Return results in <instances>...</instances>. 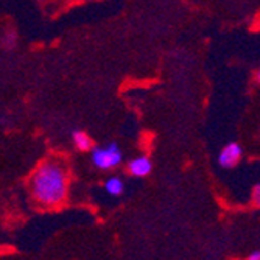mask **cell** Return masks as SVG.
Returning <instances> with one entry per match:
<instances>
[{"label":"cell","instance_id":"obj_1","mask_svg":"<svg viewBox=\"0 0 260 260\" xmlns=\"http://www.w3.org/2000/svg\"><path fill=\"white\" fill-rule=\"evenodd\" d=\"M33 200L42 207L61 206L69 193V170L59 157L44 159L30 178Z\"/></svg>","mask_w":260,"mask_h":260},{"label":"cell","instance_id":"obj_2","mask_svg":"<svg viewBox=\"0 0 260 260\" xmlns=\"http://www.w3.org/2000/svg\"><path fill=\"white\" fill-rule=\"evenodd\" d=\"M92 164L100 170H114L117 169L123 160L122 148L117 144H108L103 147H92L90 150Z\"/></svg>","mask_w":260,"mask_h":260},{"label":"cell","instance_id":"obj_3","mask_svg":"<svg viewBox=\"0 0 260 260\" xmlns=\"http://www.w3.org/2000/svg\"><path fill=\"white\" fill-rule=\"evenodd\" d=\"M243 157V148L237 142H229L226 144L220 154H218V164L221 165L223 169H234L237 167Z\"/></svg>","mask_w":260,"mask_h":260},{"label":"cell","instance_id":"obj_4","mask_svg":"<svg viewBox=\"0 0 260 260\" xmlns=\"http://www.w3.org/2000/svg\"><path fill=\"white\" fill-rule=\"evenodd\" d=\"M126 170L134 178H145L153 170V162L148 156H137L128 162Z\"/></svg>","mask_w":260,"mask_h":260},{"label":"cell","instance_id":"obj_5","mask_svg":"<svg viewBox=\"0 0 260 260\" xmlns=\"http://www.w3.org/2000/svg\"><path fill=\"white\" fill-rule=\"evenodd\" d=\"M105 192L111 197H120L125 192V184L119 176H111L105 181Z\"/></svg>","mask_w":260,"mask_h":260},{"label":"cell","instance_id":"obj_6","mask_svg":"<svg viewBox=\"0 0 260 260\" xmlns=\"http://www.w3.org/2000/svg\"><path fill=\"white\" fill-rule=\"evenodd\" d=\"M72 140L74 145L80 150V151H90L93 144H92V137L86 133V131H75L72 134Z\"/></svg>","mask_w":260,"mask_h":260},{"label":"cell","instance_id":"obj_7","mask_svg":"<svg viewBox=\"0 0 260 260\" xmlns=\"http://www.w3.org/2000/svg\"><path fill=\"white\" fill-rule=\"evenodd\" d=\"M251 201L255 207H260V184H257L252 190V197H251Z\"/></svg>","mask_w":260,"mask_h":260},{"label":"cell","instance_id":"obj_8","mask_svg":"<svg viewBox=\"0 0 260 260\" xmlns=\"http://www.w3.org/2000/svg\"><path fill=\"white\" fill-rule=\"evenodd\" d=\"M246 260H260V249L255 251V252H252V254H249V257Z\"/></svg>","mask_w":260,"mask_h":260},{"label":"cell","instance_id":"obj_9","mask_svg":"<svg viewBox=\"0 0 260 260\" xmlns=\"http://www.w3.org/2000/svg\"><path fill=\"white\" fill-rule=\"evenodd\" d=\"M255 80H257V83L260 84V69L257 70V75H255Z\"/></svg>","mask_w":260,"mask_h":260}]
</instances>
